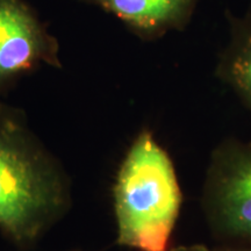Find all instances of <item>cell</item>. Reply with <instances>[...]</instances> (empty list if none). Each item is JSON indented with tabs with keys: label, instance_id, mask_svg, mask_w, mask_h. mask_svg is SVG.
Instances as JSON below:
<instances>
[{
	"label": "cell",
	"instance_id": "obj_1",
	"mask_svg": "<svg viewBox=\"0 0 251 251\" xmlns=\"http://www.w3.org/2000/svg\"><path fill=\"white\" fill-rule=\"evenodd\" d=\"M70 178L27 124L0 100V233L33 248L71 208Z\"/></svg>",
	"mask_w": 251,
	"mask_h": 251
},
{
	"label": "cell",
	"instance_id": "obj_2",
	"mask_svg": "<svg viewBox=\"0 0 251 251\" xmlns=\"http://www.w3.org/2000/svg\"><path fill=\"white\" fill-rule=\"evenodd\" d=\"M183 194L170 155L146 129L119 168L113 203L117 243L135 251H170Z\"/></svg>",
	"mask_w": 251,
	"mask_h": 251
},
{
	"label": "cell",
	"instance_id": "obj_3",
	"mask_svg": "<svg viewBox=\"0 0 251 251\" xmlns=\"http://www.w3.org/2000/svg\"><path fill=\"white\" fill-rule=\"evenodd\" d=\"M201 209L216 242L251 244V140L228 137L213 150Z\"/></svg>",
	"mask_w": 251,
	"mask_h": 251
},
{
	"label": "cell",
	"instance_id": "obj_4",
	"mask_svg": "<svg viewBox=\"0 0 251 251\" xmlns=\"http://www.w3.org/2000/svg\"><path fill=\"white\" fill-rule=\"evenodd\" d=\"M41 64L61 68L57 41L23 0H0V93Z\"/></svg>",
	"mask_w": 251,
	"mask_h": 251
},
{
	"label": "cell",
	"instance_id": "obj_5",
	"mask_svg": "<svg viewBox=\"0 0 251 251\" xmlns=\"http://www.w3.org/2000/svg\"><path fill=\"white\" fill-rule=\"evenodd\" d=\"M118 18L128 30L143 41L162 39L183 31L196 13L198 0H80Z\"/></svg>",
	"mask_w": 251,
	"mask_h": 251
},
{
	"label": "cell",
	"instance_id": "obj_6",
	"mask_svg": "<svg viewBox=\"0 0 251 251\" xmlns=\"http://www.w3.org/2000/svg\"><path fill=\"white\" fill-rule=\"evenodd\" d=\"M228 39L219 52L214 75L251 114V9L225 12Z\"/></svg>",
	"mask_w": 251,
	"mask_h": 251
},
{
	"label": "cell",
	"instance_id": "obj_7",
	"mask_svg": "<svg viewBox=\"0 0 251 251\" xmlns=\"http://www.w3.org/2000/svg\"><path fill=\"white\" fill-rule=\"evenodd\" d=\"M212 251H251V244L240 243H218Z\"/></svg>",
	"mask_w": 251,
	"mask_h": 251
},
{
	"label": "cell",
	"instance_id": "obj_8",
	"mask_svg": "<svg viewBox=\"0 0 251 251\" xmlns=\"http://www.w3.org/2000/svg\"><path fill=\"white\" fill-rule=\"evenodd\" d=\"M170 251H212L208 247L203 244H190V246L172 247Z\"/></svg>",
	"mask_w": 251,
	"mask_h": 251
},
{
	"label": "cell",
	"instance_id": "obj_9",
	"mask_svg": "<svg viewBox=\"0 0 251 251\" xmlns=\"http://www.w3.org/2000/svg\"><path fill=\"white\" fill-rule=\"evenodd\" d=\"M72 251H78V250H72Z\"/></svg>",
	"mask_w": 251,
	"mask_h": 251
}]
</instances>
